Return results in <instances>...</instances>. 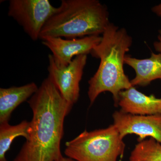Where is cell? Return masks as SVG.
I'll use <instances>...</instances> for the list:
<instances>
[{
  "label": "cell",
  "mask_w": 161,
  "mask_h": 161,
  "mask_svg": "<svg viewBox=\"0 0 161 161\" xmlns=\"http://www.w3.org/2000/svg\"><path fill=\"white\" fill-rule=\"evenodd\" d=\"M33 112L29 138L13 161H58L64 123L73 106L62 97L49 77L28 101Z\"/></svg>",
  "instance_id": "6da1fadb"
},
{
  "label": "cell",
  "mask_w": 161,
  "mask_h": 161,
  "mask_svg": "<svg viewBox=\"0 0 161 161\" xmlns=\"http://www.w3.org/2000/svg\"><path fill=\"white\" fill-rule=\"evenodd\" d=\"M132 43V37L126 30L109 23L100 43L91 53L93 57L100 60L97 71L88 81V96L91 105L101 93L109 92L117 106L120 92L132 86L124 69L126 53Z\"/></svg>",
  "instance_id": "7a4b0ae2"
},
{
  "label": "cell",
  "mask_w": 161,
  "mask_h": 161,
  "mask_svg": "<svg viewBox=\"0 0 161 161\" xmlns=\"http://www.w3.org/2000/svg\"><path fill=\"white\" fill-rule=\"evenodd\" d=\"M109 23L107 6L98 0H62L43 27L40 39L100 36Z\"/></svg>",
  "instance_id": "3957f363"
},
{
  "label": "cell",
  "mask_w": 161,
  "mask_h": 161,
  "mask_svg": "<svg viewBox=\"0 0 161 161\" xmlns=\"http://www.w3.org/2000/svg\"><path fill=\"white\" fill-rule=\"evenodd\" d=\"M64 154L78 161H117L125 144L113 125L94 131L85 130L65 144Z\"/></svg>",
  "instance_id": "277c9868"
},
{
  "label": "cell",
  "mask_w": 161,
  "mask_h": 161,
  "mask_svg": "<svg viewBox=\"0 0 161 161\" xmlns=\"http://www.w3.org/2000/svg\"><path fill=\"white\" fill-rule=\"evenodd\" d=\"M58 9L48 0H10L8 14L33 41L40 39L43 27Z\"/></svg>",
  "instance_id": "5b68a950"
},
{
  "label": "cell",
  "mask_w": 161,
  "mask_h": 161,
  "mask_svg": "<svg viewBox=\"0 0 161 161\" xmlns=\"http://www.w3.org/2000/svg\"><path fill=\"white\" fill-rule=\"evenodd\" d=\"M87 59V55H79L68 65L60 66L56 63L52 54L48 55V77L64 98L73 106L80 96V83Z\"/></svg>",
  "instance_id": "8992f818"
},
{
  "label": "cell",
  "mask_w": 161,
  "mask_h": 161,
  "mask_svg": "<svg viewBox=\"0 0 161 161\" xmlns=\"http://www.w3.org/2000/svg\"><path fill=\"white\" fill-rule=\"evenodd\" d=\"M113 124L122 139L135 134L138 142L150 137L161 144V115H136L115 111L112 115Z\"/></svg>",
  "instance_id": "52a82bcc"
},
{
  "label": "cell",
  "mask_w": 161,
  "mask_h": 161,
  "mask_svg": "<svg viewBox=\"0 0 161 161\" xmlns=\"http://www.w3.org/2000/svg\"><path fill=\"white\" fill-rule=\"evenodd\" d=\"M102 36H92L75 39L47 37L42 40V44L50 50L56 63L66 66L77 56L91 53L100 43Z\"/></svg>",
  "instance_id": "ba28073f"
},
{
  "label": "cell",
  "mask_w": 161,
  "mask_h": 161,
  "mask_svg": "<svg viewBox=\"0 0 161 161\" xmlns=\"http://www.w3.org/2000/svg\"><path fill=\"white\" fill-rule=\"evenodd\" d=\"M118 106L121 111L132 115H161V98L145 95L133 86L120 92Z\"/></svg>",
  "instance_id": "9c48e42d"
},
{
  "label": "cell",
  "mask_w": 161,
  "mask_h": 161,
  "mask_svg": "<svg viewBox=\"0 0 161 161\" xmlns=\"http://www.w3.org/2000/svg\"><path fill=\"white\" fill-rule=\"evenodd\" d=\"M125 64L135 71V78L130 80L132 86H145L161 79V54L152 53L150 58L137 59L126 55Z\"/></svg>",
  "instance_id": "30bf717a"
},
{
  "label": "cell",
  "mask_w": 161,
  "mask_h": 161,
  "mask_svg": "<svg viewBox=\"0 0 161 161\" xmlns=\"http://www.w3.org/2000/svg\"><path fill=\"white\" fill-rule=\"evenodd\" d=\"M39 87L35 82L20 86L0 88V124L9 122L12 112L31 97Z\"/></svg>",
  "instance_id": "8fae6325"
},
{
  "label": "cell",
  "mask_w": 161,
  "mask_h": 161,
  "mask_svg": "<svg viewBox=\"0 0 161 161\" xmlns=\"http://www.w3.org/2000/svg\"><path fill=\"white\" fill-rule=\"evenodd\" d=\"M30 122L23 120L18 125H11L9 122L0 124V161H6V152L15 138L23 136L29 138Z\"/></svg>",
  "instance_id": "7c38bea8"
},
{
  "label": "cell",
  "mask_w": 161,
  "mask_h": 161,
  "mask_svg": "<svg viewBox=\"0 0 161 161\" xmlns=\"http://www.w3.org/2000/svg\"><path fill=\"white\" fill-rule=\"evenodd\" d=\"M129 161H161V144L152 138L138 142Z\"/></svg>",
  "instance_id": "4fadbf2b"
},
{
  "label": "cell",
  "mask_w": 161,
  "mask_h": 161,
  "mask_svg": "<svg viewBox=\"0 0 161 161\" xmlns=\"http://www.w3.org/2000/svg\"><path fill=\"white\" fill-rule=\"evenodd\" d=\"M153 47L156 51L158 52V53L161 54V30L158 31V40L153 43Z\"/></svg>",
  "instance_id": "5bb4252c"
},
{
  "label": "cell",
  "mask_w": 161,
  "mask_h": 161,
  "mask_svg": "<svg viewBox=\"0 0 161 161\" xmlns=\"http://www.w3.org/2000/svg\"><path fill=\"white\" fill-rule=\"evenodd\" d=\"M151 10L153 13L161 18V3L153 6L151 9Z\"/></svg>",
  "instance_id": "9a60e30c"
},
{
  "label": "cell",
  "mask_w": 161,
  "mask_h": 161,
  "mask_svg": "<svg viewBox=\"0 0 161 161\" xmlns=\"http://www.w3.org/2000/svg\"><path fill=\"white\" fill-rule=\"evenodd\" d=\"M58 161H78L74 159L70 158L69 157H62Z\"/></svg>",
  "instance_id": "2e32d148"
}]
</instances>
